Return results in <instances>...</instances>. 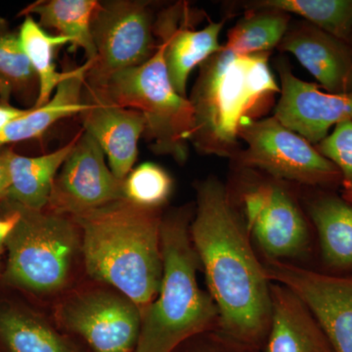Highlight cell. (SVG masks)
<instances>
[{"mask_svg": "<svg viewBox=\"0 0 352 352\" xmlns=\"http://www.w3.org/2000/svg\"><path fill=\"white\" fill-rule=\"evenodd\" d=\"M192 243L227 337L256 349L270 331V286L223 185L210 178L198 188Z\"/></svg>", "mask_w": 352, "mask_h": 352, "instance_id": "obj_1", "label": "cell"}, {"mask_svg": "<svg viewBox=\"0 0 352 352\" xmlns=\"http://www.w3.org/2000/svg\"><path fill=\"white\" fill-rule=\"evenodd\" d=\"M72 219L82 234L87 274L131 298L143 314L159 294L163 277L157 210L122 199Z\"/></svg>", "mask_w": 352, "mask_h": 352, "instance_id": "obj_2", "label": "cell"}, {"mask_svg": "<svg viewBox=\"0 0 352 352\" xmlns=\"http://www.w3.org/2000/svg\"><path fill=\"white\" fill-rule=\"evenodd\" d=\"M270 56V52L238 55L222 48L201 65L189 100L194 110L190 142L201 154L239 153L241 129L267 111L281 91Z\"/></svg>", "mask_w": 352, "mask_h": 352, "instance_id": "obj_3", "label": "cell"}, {"mask_svg": "<svg viewBox=\"0 0 352 352\" xmlns=\"http://www.w3.org/2000/svg\"><path fill=\"white\" fill-rule=\"evenodd\" d=\"M163 277L156 300L142 314L135 352H173L205 331L219 315L197 281V256L186 214L162 219Z\"/></svg>", "mask_w": 352, "mask_h": 352, "instance_id": "obj_4", "label": "cell"}, {"mask_svg": "<svg viewBox=\"0 0 352 352\" xmlns=\"http://www.w3.org/2000/svg\"><path fill=\"white\" fill-rule=\"evenodd\" d=\"M159 41L156 52L144 63L87 88V100L138 111L144 116L153 151L184 162L194 129L193 106L171 85L164 61L166 43L162 38Z\"/></svg>", "mask_w": 352, "mask_h": 352, "instance_id": "obj_5", "label": "cell"}, {"mask_svg": "<svg viewBox=\"0 0 352 352\" xmlns=\"http://www.w3.org/2000/svg\"><path fill=\"white\" fill-rule=\"evenodd\" d=\"M19 220L6 241L8 261L4 279L32 293L50 295L66 288L82 234L68 215L13 205Z\"/></svg>", "mask_w": 352, "mask_h": 352, "instance_id": "obj_6", "label": "cell"}, {"mask_svg": "<svg viewBox=\"0 0 352 352\" xmlns=\"http://www.w3.org/2000/svg\"><path fill=\"white\" fill-rule=\"evenodd\" d=\"M239 138L245 143V148L236 156L243 166L311 186L342 184L337 166L274 116L250 122L241 129Z\"/></svg>", "mask_w": 352, "mask_h": 352, "instance_id": "obj_7", "label": "cell"}, {"mask_svg": "<svg viewBox=\"0 0 352 352\" xmlns=\"http://www.w3.org/2000/svg\"><path fill=\"white\" fill-rule=\"evenodd\" d=\"M154 25L149 2H100L91 25L96 58L85 75V87H96L113 74L150 59L157 47Z\"/></svg>", "mask_w": 352, "mask_h": 352, "instance_id": "obj_8", "label": "cell"}, {"mask_svg": "<svg viewBox=\"0 0 352 352\" xmlns=\"http://www.w3.org/2000/svg\"><path fill=\"white\" fill-rule=\"evenodd\" d=\"M67 332L80 338L91 352H135L142 312L118 291L96 289L69 296L57 310Z\"/></svg>", "mask_w": 352, "mask_h": 352, "instance_id": "obj_9", "label": "cell"}, {"mask_svg": "<svg viewBox=\"0 0 352 352\" xmlns=\"http://www.w3.org/2000/svg\"><path fill=\"white\" fill-rule=\"evenodd\" d=\"M268 280L291 289L307 305L333 352H352V275L336 276L267 258Z\"/></svg>", "mask_w": 352, "mask_h": 352, "instance_id": "obj_10", "label": "cell"}, {"mask_svg": "<svg viewBox=\"0 0 352 352\" xmlns=\"http://www.w3.org/2000/svg\"><path fill=\"white\" fill-rule=\"evenodd\" d=\"M124 182L113 175L100 146L83 129L55 178L46 208L69 217L85 214L124 199Z\"/></svg>", "mask_w": 352, "mask_h": 352, "instance_id": "obj_11", "label": "cell"}, {"mask_svg": "<svg viewBox=\"0 0 352 352\" xmlns=\"http://www.w3.org/2000/svg\"><path fill=\"white\" fill-rule=\"evenodd\" d=\"M245 228L268 258H289L305 251L309 234L307 221L286 189L263 183L243 196Z\"/></svg>", "mask_w": 352, "mask_h": 352, "instance_id": "obj_12", "label": "cell"}, {"mask_svg": "<svg viewBox=\"0 0 352 352\" xmlns=\"http://www.w3.org/2000/svg\"><path fill=\"white\" fill-rule=\"evenodd\" d=\"M279 74L281 91L274 117L283 126L317 145L332 127L352 122V91H322L318 85L296 78L282 64Z\"/></svg>", "mask_w": 352, "mask_h": 352, "instance_id": "obj_13", "label": "cell"}, {"mask_svg": "<svg viewBox=\"0 0 352 352\" xmlns=\"http://www.w3.org/2000/svg\"><path fill=\"white\" fill-rule=\"evenodd\" d=\"M191 20L188 6L176 3L160 14L154 25L155 36L166 43L164 61L171 85L183 97L192 71L223 48L219 38L226 21L196 30L190 25Z\"/></svg>", "mask_w": 352, "mask_h": 352, "instance_id": "obj_14", "label": "cell"}, {"mask_svg": "<svg viewBox=\"0 0 352 352\" xmlns=\"http://www.w3.org/2000/svg\"><path fill=\"white\" fill-rule=\"evenodd\" d=\"M278 48L293 54L326 91H352L351 44L305 21L289 28Z\"/></svg>", "mask_w": 352, "mask_h": 352, "instance_id": "obj_15", "label": "cell"}, {"mask_svg": "<svg viewBox=\"0 0 352 352\" xmlns=\"http://www.w3.org/2000/svg\"><path fill=\"white\" fill-rule=\"evenodd\" d=\"M82 113L85 131L108 157L109 166L118 179L127 177L138 155V141L145 133L144 116L136 110L88 101Z\"/></svg>", "mask_w": 352, "mask_h": 352, "instance_id": "obj_16", "label": "cell"}, {"mask_svg": "<svg viewBox=\"0 0 352 352\" xmlns=\"http://www.w3.org/2000/svg\"><path fill=\"white\" fill-rule=\"evenodd\" d=\"M271 316L265 352H333L318 322L291 289L270 287Z\"/></svg>", "mask_w": 352, "mask_h": 352, "instance_id": "obj_17", "label": "cell"}, {"mask_svg": "<svg viewBox=\"0 0 352 352\" xmlns=\"http://www.w3.org/2000/svg\"><path fill=\"white\" fill-rule=\"evenodd\" d=\"M91 61L71 69L66 80L60 83L50 101L39 107L28 109L27 113L12 120L0 131V147L10 143L41 138L53 124L66 118L82 115L89 104L83 100L85 75Z\"/></svg>", "mask_w": 352, "mask_h": 352, "instance_id": "obj_18", "label": "cell"}, {"mask_svg": "<svg viewBox=\"0 0 352 352\" xmlns=\"http://www.w3.org/2000/svg\"><path fill=\"white\" fill-rule=\"evenodd\" d=\"M80 135V131L68 144L39 157L20 156L8 149L11 186L7 200L30 210H45L58 171L71 155Z\"/></svg>", "mask_w": 352, "mask_h": 352, "instance_id": "obj_19", "label": "cell"}, {"mask_svg": "<svg viewBox=\"0 0 352 352\" xmlns=\"http://www.w3.org/2000/svg\"><path fill=\"white\" fill-rule=\"evenodd\" d=\"M0 349L3 352H91L29 310H0Z\"/></svg>", "mask_w": 352, "mask_h": 352, "instance_id": "obj_20", "label": "cell"}, {"mask_svg": "<svg viewBox=\"0 0 352 352\" xmlns=\"http://www.w3.org/2000/svg\"><path fill=\"white\" fill-rule=\"evenodd\" d=\"M308 212L325 263L338 270L352 268V204L342 196L324 194L309 204Z\"/></svg>", "mask_w": 352, "mask_h": 352, "instance_id": "obj_21", "label": "cell"}, {"mask_svg": "<svg viewBox=\"0 0 352 352\" xmlns=\"http://www.w3.org/2000/svg\"><path fill=\"white\" fill-rule=\"evenodd\" d=\"M100 2L96 0H50L27 7L21 15L36 14L41 28L56 30L73 41L71 50H85L87 61H94L96 48L92 36V19Z\"/></svg>", "mask_w": 352, "mask_h": 352, "instance_id": "obj_22", "label": "cell"}, {"mask_svg": "<svg viewBox=\"0 0 352 352\" xmlns=\"http://www.w3.org/2000/svg\"><path fill=\"white\" fill-rule=\"evenodd\" d=\"M19 38L25 54L38 76V97L32 107H39L50 100L53 91H56L60 83L66 80L71 73V69H66L62 73L57 71L55 53L58 48L65 44L72 45L73 41L60 34L52 36L47 34L30 15H27L21 25Z\"/></svg>", "mask_w": 352, "mask_h": 352, "instance_id": "obj_23", "label": "cell"}, {"mask_svg": "<svg viewBox=\"0 0 352 352\" xmlns=\"http://www.w3.org/2000/svg\"><path fill=\"white\" fill-rule=\"evenodd\" d=\"M289 14L252 9L228 32L224 50L238 55L268 53L278 47L289 30Z\"/></svg>", "mask_w": 352, "mask_h": 352, "instance_id": "obj_24", "label": "cell"}, {"mask_svg": "<svg viewBox=\"0 0 352 352\" xmlns=\"http://www.w3.org/2000/svg\"><path fill=\"white\" fill-rule=\"evenodd\" d=\"M248 6L296 14L336 38L351 41L352 0H261Z\"/></svg>", "mask_w": 352, "mask_h": 352, "instance_id": "obj_25", "label": "cell"}, {"mask_svg": "<svg viewBox=\"0 0 352 352\" xmlns=\"http://www.w3.org/2000/svg\"><path fill=\"white\" fill-rule=\"evenodd\" d=\"M39 83L25 54L19 34L0 20V103L9 104L11 95L32 96Z\"/></svg>", "mask_w": 352, "mask_h": 352, "instance_id": "obj_26", "label": "cell"}, {"mask_svg": "<svg viewBox=\"0 0 352 352\" xmlns=\"http://www.w3.org/2000/svg\"><path fill=\"white\" fill-rule=\"evenodd\" d=\"M173 179L162 166L144 163L132 170L124 182L126 200L138 207L157 210L170 198Z\"/></svg>", "mask_w": 352, "mask_h": 352, "instance_id": "obj_27", "label": "cell"}, {"mask_svg": "<svg viewBox=\"0 0 352 352\" xmlns=\"http://www.w3.org/2000/svg\"><path fill=\"white\" fill-rule=\"evenodd\" d=\"M315 147L340 170L344 192H352V122L338 124Z\"/></svg>", "mask_w": 352, "mask_h": 352, "instance_id": "obj_28", "label": "cell"}, {"mask_svg": "<svg viewBox=\"0 0 352 352\" xmlns=\"http://www.w3.org/2000/svg\"><path fill=\"white\" fill-rule=\"evenodd\" d=\"M11 186L9 171L8 149L0 152V201L7 199Z\"/></svg>", "mask_w": 352, "mask_h": 352, "instance_id": "obj_29", "label": "cell"}, {"mask_svg": "<svg viewBox=\"0 0 352 352\" xmlns=\"http://www.w3.org/2000/svg\"><path fill=\"white\" fill-rule=\"evenodd\" d=\"M18 220H19V212L15 208H13L12 212L6 219H0V250L2 245L6 244L7 238L12 232Z\"/></svg>", "mask_w": 352, "mask_h": 352, "instance_id": "obj_30", "label": "cell"}, {"mask_svg": "<svg viewBox=\"0 0 352 352\" xmlns=\"http://www.w3.org/2000/svg\"><path fill=\"white\" fill-rule=\"evenodd\" d=\"M28 110H22L12 107L10 104H1L0 103V131L10 124L12 120L18 119L21 116L27 113Z\"/></svg>", "mask_w": 352, "mask_h": 352, "instance_id": "obj_31", "label": "cell"}, {"mask_svg": "<svg viewBox=\"0 0 352 352\" xmlns=\"http://www.w3.org/2000/svg\"><path fill=\"white\" fill-rule=\"evenodd\" d=\"M187 352H237L229 351V349H223V347L219 346H205L199 347V349H193L192 351Z\"/></svg>", "mask_w": 352, "mask_h": 352, "instance_id": "obj_32", "label": "cell"}, {"mask_svg": "<svg viewBox=\"0 0 352 352\" xmlns=\"http://www.w3.org/2000/svg\"><path fill=\"white\" fill-rule=\"evenodd\" d=\"M342 198L346 199L349 203L352 204V192H344L342 194Z\"/></svg>", "mask_w": 352, "mask_h": 352, "instance_id": "obj_33", "label": "cell"}, {"mask_svg": "<svg viewBox=\"0 0 352 352\" xmlns=\"http://www.w3.org/2000/svg\"><path fill=\"white\" fill-rule=\"evenodd\" d=\"M349 44H351V45L352 46V36H351V41H349Z\"/></svg>", "mask_w": 352, "mask_h": 352, "instance_id": "obj_34", "label": "cell"}, {"mask_svg": "<svg viewBox=\"0 0 352 352\" xmlns=\"http://www.w3.org/2000/svg\"><path fill=\"white\" fill-rule=\"evenodd\" d=\"M0 352H3V351H2L1 349H0Z\"/></svg>", "mask_w": 352, "mask_h": 352, "instance_id": "obj_35", "label": "cell"}]
</instances>
